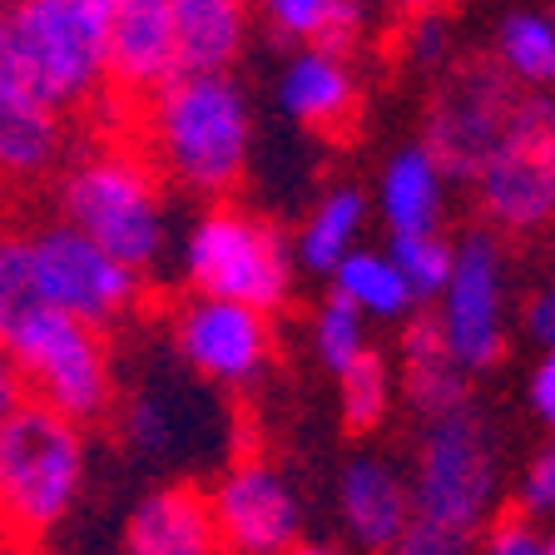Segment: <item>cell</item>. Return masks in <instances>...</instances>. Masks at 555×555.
Instances as JSON below:
<instances>
[{"label":"cell","instance_id":"obj_1","mask_svg":"<svg viewBox=\"0 0 555 555\" xmlns=\"http://www.w3.org/2000/svg\"><path fill=\"white\" fill-rule=\"evenodd\" d=\"M144 134L164 184L198 204H219L254 164V100L233 69H179L150 94Z\"/></svg>","mask_w":555,"mask_h":555},{"label":"cell","instance_id":"obj_2","mask_svg":"<svg viewBox=\"0 0 555 555\" xmlns=\"http://www.w3.org/2000/svg\"><path fill=\"white\" fill-rule=\"evenodd\" d=\"M85 472V427L50 406L25 402L11 422H0V541L21 555L40 551L80 506Z\"/></svg>","mask_w":555,"mask_h":555},{"label":"cell","instance_id":"obj_3","mask_svg":"<svg viewBox=\"0 0 555 555\" xmlns=\"http://www.w3.org/2000/svg\"><path fill=\"white\" fill-rule=\"evenodd\" d=\"M60 223L80 229L119 263L150 273L169 254V189L150 154L100 144L60 173Z\"/></svg>","mask_w":555,"mask_h":555},{"label":"cell","instance_id":"obj_4","mask_svg":"<svg viewBox=\"0 0 555 555\" xmlns=\"http://www.w3.org/2000/svg\"><path fill=\"white\" fill-rule=\"evenodd\" d=\"M179 273L189 293L248 302L258 312H283L298 288L293 243L273 219L243 204H204L179 238Z\"/></svg>","mask_w":555,"mask_h":555},{"label":"cell","instance_id":"obj_5","mask_svg":"<svg viewBox=\"0 0 555 555\" xmlns=\"http://www.w3.org/2000/svg\"><path fill=\"white\" fill-rule=\"evenodd\" d=\"M0 60L60 115L90 104L109 85L104 0H0Z\"/></svg>","mask_w":555,"mask_h":555},{"label":"cell","instance_id":"obj_6","mask_svg":"<svg viewBox=\"0 0 555 555\" xmlns=\"http://www.w3.org/2000/svg\"><path fill=\"white\" fill-rule=\"evenodd\" d=\"M501 441L472 402L441 412L422 427L412 462V516L451 535H476L501 506Z\"/></svg>","mask_w":555,"mask_h":555},{"label":"cell","instance_id":"obj_7","mask_svg":"<svg viewBox=\"0 0 555 555\" xmlns=\"http://www.w3.org/2000/svg\"><path fill=\"white\" fill-rule=\"evenodd\" d=\"M0 347L21 372L30 402L50 406L75 427H94L104 416H115V358L100 327L55 308H30L0 337Z\"/></svg>","mask_w":555,"mask_h":555},{"label":"cell","instance_id":"obj_8","mask_svg":"<svg viewBox=\"0 0 555 555\" xmlns=\"http://www.w3.org/2000/svg\"><path fill=\"white\" fill-rule=\"evenodd\" d=\"M476 214L501 238H541L555 223V90H526L506 134L466 179Z\"/></svg>","mask_w":555,"mask_h":555},{"label":"cell","instance_id":"obj_9","mask_svg":"<svg viewBox=\"0 0 555 555\" xmlns=\"http://www.w3.org/2000/svg\"><path fill=\"white\" fill-rule=\"evenodd\" d=\"M431 323L441 333L447 358L466 377L496 372L511 352V258L506 238L491 229H472L456 238L447 288L431 302Z\"/></svg>","mask_w":555,"mask_h":555},{"label":"cell","instance_id":"obj_10","mask_svg":"<svg viewBox=\"0 0 555 555\" xmlns=\"http://www.w3.org/2000/svg\"><path fill=\"white\" fill-rule=\"evenodd\" d=\"M35 273V298L55 312H69L90 327H115L134 318L144 302V273L104 254L69 223H46V229L25 233Z\"/></svg>","mask_w":555,"mask_h":555},{"label":"cell","instance_id":"obj_11","mask_svg":"<svg viewBox=\"0 0 555 555\" xmlns=\"http://www.w3.org/2000/svg\"><path fill=\"white\" fill-rule=\"evenodd\" d=\"M520 85H511L491 60H466L431 90L427 115H422V144L437 154V164L451 179H472L476 164L496 150L516 115Z\"/></svg>","mask_w":555,"mask_h":555},{"label":"cell","instance_id":"obj_12","mask_svg":"<svg viewBox=\"0 0 555 555\" xmlns=\"http://www.w3.org/2000/svg\"><path fill=\"white\" fill-rule=\"evenodd\" d=\"M173 347L194 377L223 392H254L268 377L278 352L273 312H258L248 302L204 298L189 293L173 312Z\"/></svg>","mask_w":555,"mask_h":555},{"label":"cell","instance_id":"obj_13","mask_svg":"<svg viewBox=\"0 0 555 555\" xmlns=\"http://www.w3.org/2000/svg\"><path fill=\"white\" fill-rule=\"evenodd\" d=\"M223 555H288L302 541V496L268 456H238L204 491Z\"/></svg>","mask_w":555,"mask_h":555},{"label":"cell","instance_id":"obj_14","mask_svg":"<svg viewBox=\"0 0 555 555\" xmlns=\"http://www.w3.org/2000/svg\"><path fill=\"white\" fill-rule=\"evenodd\" d=\"M104 69L109 85L150 100L179 75L173 0H104Z\"/></svg>","mask_w":555,"mask_h":555},{"label":"cell","instance_id":"obj_15","mask_svg":"<svg viewBox=\"0 0 555 555\" xmlns=\"http://www.w3.org/2000/svg\"><path fill=\"white\" fill-rule=\"evenodd\" d=\"M273 104L308 134H343L362 109V75L343 50L298 46L278 69Z\"/></svg>","mask_w":555,"mask_h":555},{"label":"cell","instance_id":"obj_16","mask_svg":"<svg viewBox=\"0 0 555 555\" xmlns=\"http://www.w3.org/2000/svg\"><path fill=\"white\" fill-rule=\"evenodd\" d=\"M451 179L437 164V154L412 139L397 144L377 169L372 184V219L387 229V238H406V233H447L451 223Z\"/></svg>","mask_w":555,"mask_h":555},{"label":"cell","instance_id":"obj_17","mask_svg":"<svg viewBox=\"0 0 555 555\" xmlns=\"http://www.w3.org/2000/svg\"><path fill=\"white\" fill-rule=\"evenodd\" d=\"M337 520L347 541L367 555H382L412 520V486L406 472L377 451H362L337 476Z\"/></svg>","mask_w":555,"mask_h":555},{"label":"cell","instance_id":"obj_18","mask_svg":"<svg viewBox=\"0 0 555 555\" xmlns=\"http://www.w3.org/2000/svg\"><path fill=\"white\" fill-rule=\"evenodd\" d=\"M65 164V115L0 60V179L35 184Z\"/></svg>","mask_w":555,"mask_h":555},{"label":"cell","instance_id":"obj_19","mask_svg":"<svg viewBox=\"0 0 555 555\" xmlns=\"http://www.w3.org/2000/svg\"><path fill=\"white\" fill-rule=\"evenodd\" d=\"M125 555H223L198 486H154L125 520Z\"/></svg>","mask_w":555,"mask_h":555},{"label":"cell","instance_id":"obj_20","mask_svg":"<svg viewBox=\"0 0 555 555\" xmlns=\"http://www.w3.org/2000/svg\"><path fill=\"white\" fill-rule=\"evenodd\" d=\"M397 337V362H402V392H406V406H412L422 422L441 412H456V406L472 402V377H466L456 362L447 358V347H441V333L431 323V312L416 308Z\"/></svg>","mask_w":555,"mask_h":555},{"label":"cell","instance_id":"obj_21","mask_svg":"<svg viewBox=\"0 0 555 555\" xmlns=\"http://www.w3.org/2000/svg\"><path fill=\"white\" fill-rule=\"evenodd\" d=\"M372 223V198L362 184H327L323 194L308 204L302 214L298 233H293V263L298 273H312V278H327L337 263H343L352 248L362 243Z\"/></svg>","mask_w":555,"mask_h":555},{"label":"cell","instance_id":"obj_22","mask_svg":"<svg viewBox=\"0 0 555 555\" xmlns=\"http://www.w3.org/2000/svg\"><path fill=\"white\" fill-rule=\"evenodd\" d=\"M283 50L323 46V50H352L372 30V0H248Z\"/></svg>","mask_w":555,"mask_h":555},{"label":"cell","instance_id":"obj_23","mask_svg":"<svg viewBox=\"0 0 555 555\" xmlns=\"http://www.w3.org/2000/svg\"><path fill=\"white\" fill-rule=\"evenodd\" d=\"M179 69H233L248 46L243 0H173Z\"/></svg>","mask_w":555,"mask_h":555},{"label":"cell","instance_id":"obj_24","mask_svg":"<svg viewBox=\"0 0 555 555\" xmlns=\"http://www.w3.org/2000/svg\"><path fill=\"white\" fill-rule=\"evenodd\" d=\"M491 65L520 90H555V11L511 5L491 30Z\"/></svg>","mask_w":555,"mask_h":555},{"label":"cell","instance_id":"obj_25","mask_svg":"<svg viewBox=\"0 0 555 555\" xmlns=\"http://www.w3.org/2000/svg\"><path fill=\"white\" fill-rule=\"evenodd\" d=\"M327 293H337L347 308H358L367 323H406L416 312L392 254H387V248H367V243H358V248L327 273Z\"/></svg>","mask_w":555,"mask_h":555},{"label":"cell","instance_id":"obj_26","mask_svg":"<svg viewBox=\"0 0 555 555\" xmlns=\"http://www.w3.org/2000/svg\"><path fill=\"white\" fill-rule=\"evenodd\" d=\"M397 406V372L377 347H367L352 367L337 372V416L352 437H372L387 427Z\"/></svg>","mask_w":555,"mask_h":555},{"label":"cell","instance_id":"obj_27","mask_svg":"<svg viewBox=\"0 0 555 555\" xmlns=\"http://www.w3.org/2000/svg\"><path fill=\"white\" fill-rule=\"evenodd\" d=\"M308 343H312V358L327 377H337L343 367L362 358L372 347V323L362 318L358 308H347L337 293H327L318 308H312V323H308Z\"/></svg>","mask_w":555,"mask_h":555},{"label":"cell","instance_id":"obj_28","mask_svg":"<svg viewBox=\"0 0 555 555\" xmlns=\"http://www.w3.org/2000/svg\"><path fill=\"white\" fill-rule=\"evenodd\" d=\"M387 254H392V263H397V273H402L416 308H431L451 278L456 238H447V233H406V238H387Z\"/></svg>","mask_w":555,"mask_h":555},{"label":"cell","instance_id":"obj_29","mask_svg":"<svg viewBox=\"0 0 555 555\" xmlns=\"http://www.w3.org/2000/svg\"><path fill=\"white\" fill-rule=\"evenodd\" d=\"M30 308H46L35 298V273H30V248L25 233H0V337L11 333Z\"/></svg>","mask_w":555,"mask_h":555},{"label":"cell","instance_id":"obj_30","mask_svg":"<svg viewBox=\"0 0 555 555\" xmlns=\"http://www.w3.org/2000/svg\"><path fill=\"white\" fill-rule=\"evenodd\" d=\"M511 511L526 520H555V431L526 456L516 486H511Z\"/></svg>","mask_w":555,"mask_h":555},{"label":"cell","instance_id":"obj_31","mask_svg":"<svg viewBox=\"0 0 555 555\" xmlns=\"http://www.w3.org/2000/svg\"><path fill=\"white\" fill-rule=\"evenodd\" d=\"M115 406H119V431H125V441L139 451V456H164V451L173 447L179 422H173V412L159 402V397L139 392V397L115 402Z\"/></svg>","mask_w":555,"mask_h":555},{"label":"cell","instance_id":"obj_32","mask_svg":"<svg viewBox=\"0 0 555 555\" xmlns=\"http://www.w3.org/2000/svg\"><path fill=\"white\" fill-rule=\"evenodd\" d=\"M472 555H545V531L535 526V520H526V516H491L486 520V531L476 535V545H472Z\"/></svg>","mask_w":555,"mask_h":555},{"label":"cell","instance_id":"obj_33","mask_svg":"<svg viewBox=\"0 0 555 555\" xmlns=\"http://www.w3.org/2000/svg\"><path fill=\"white\" fill-rule=\"evenodd\" d=\"M447 46H451V21L447 11L431 15H412L402 30V55L412 60L416 69H441L447 65Z\"/></svg>","mask_w":555,"mask_h":555},{"label":"cell","instance_id":"obj_34","mask_svg":"<svg viewBox=\"0 0 555 555\" xmlns=\"http://www.w3.org/2000/svg\"><path fill=\"white\" fill-rule=\"evenodd\" d=\"M472 545L476 541H466V535H451V531H441V526H427V520L412 516L406 531L382 555H472Z\"/></svg>","mask_w":555,"mask_h":555},{"label":"cell","instance_id":"obj_35","mask_svg":"<svg viewBox=\"0 0 555 555\" xmlns=\"http://www.w3.org/2000/svg\"><path fill=\"white\" fill-rule=\"evenodd\" d=\"M520 327L535 343V352H555V278L535 283L520 302Z\"/></svg>","mask_w":555,"mask_h":555},{"label":"cell","instance_id":"obj_36","mask_svg":"<svg viewBox=\"0 0 555 555\" xmlns=\"http://www.w3.org/2000/svg\"><path fill=\"white\" fill-rule=\"evenodd\" d=\"M526 412L555 431V352H535L531 372H526Z\"/></svg>","mask_w":555,"mask_h":555},{"label":"cell","instance_id":"obj_37","mask_svg":"<svg viewBox=\"0 0 555 555\" xmlns=\"http://www.w3.org/2000/svg\"><path fill=\"white\" fill-rule=\"evenodd\" d=\"M25 402H30V392H25L21 372H15V362L5 358V347H0V422H11Z\"/></svg>","mask_w":555,"mask_h":555},{"label":"cell","instance_id":"obj_38","mask_svg":"<svg viewBox=\"0 0 555 555\" xmlns=\"http://www.w3.org/2000/svg\"><path fill=\"white\" fill-rule=\"evenodd\" d=\"M451 0H387V11H397L402 21H412V15H431V11H447Z\"/></svg>","mask_w":555,"mask_h":555},{"label":"cell","instance_id":"obj_39","mask_svg":"<svg viewBox=\"0 0 555 555\" xmlns=\"http://www.w3.org/2000/svg\"><path fill=\"white\" fill-rule=\"evenodd\" d=\"M288 555H343V551H337V545H312V541H298Z\"/></svg>","mask_w":555,"mask_h":555},{"label":"cell","instance_id":"obj_40","mask_svg":"<svg viewBox=\"0 0 555 555\" xmlns=\"http://www.w3.org/2000/svg\"><path fill=\"white\" fill-rule=\"evenodd\" d=\"M545 555H555V520H551V531H545Z\"/></svg>","mask_w":555,"mask_h":555},{"label":"cell","instance_id":"obj_41","mask_svg":"<svg viewBox=\"0 0 555 555\" xmlns=\"http://www.w3.org/2000/svg\"><path fill=\"white\" fill-rule=\"evenodd\" d=\"M551 278H555V223H551Z\"/></svg>","mask_w":555,"mask_h":555},{"label":"cell","instance_id":"obj_42","mask_svg":"<svg viewBox=\"0 0 555 555\" xmlns=\"http://www.w3.org/2000/svg\"><path fill=\"white\" fill-rule=\"evenodd\" d=\"M243 5H248V0H243Z\"/></svg>","mask_w":555,"mask_h":555}]
</instances>
